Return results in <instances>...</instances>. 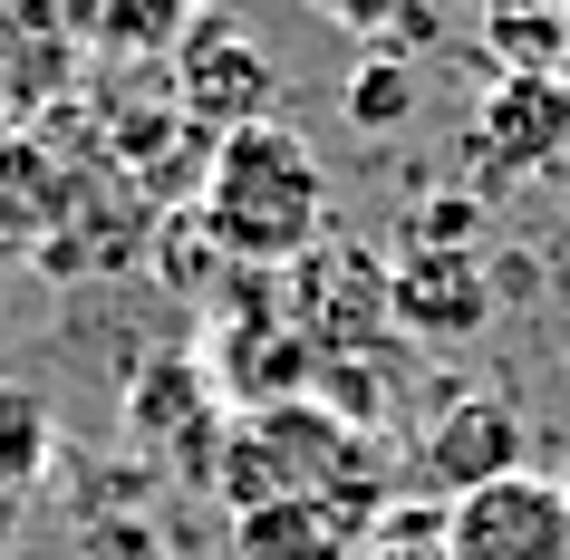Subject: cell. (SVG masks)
<instances>
[{
    "mask_svg": "<svg viewBox=\"0 0 570 560\" xmlns=\"http://www.w3.org/2000/svg\"><path fill=\"white\" fill-rule=\"evenodd\" d=\"M204 242L242 271H301L330 242V175L291 126H242L204 155Z\"/></svg>",
    "mask_w": 570,
    "mask_h": 560,
    "instance_id": "obj_1",
    "label": "cell"
},
{
    "mask_svg": "<svg viewBox=\"0 0 570 560\" xmlns=\"http://www.w3.org/2000/svg\"><path fill=\"white\" fill-rule=\"evenodd\" d=\"M213 483H223L233 512H262V502H358V512H377V502H387L367 425L358 415H330L320 396L233 415V425H223Z\"/></svg>",
    "mask_w": 570,
    "mask_h": 560,
    "instance_id": "obj_2",
    "label": "cell"
},
{
    "mask_svg": "<svg viewBox=\"0 0 570 560\" xmlns=\"http://www.w3.org/2000/svg\"><path fill=\"white\" fill-rule=\"evenodd\" d=\"M165 88H175V117L204 136V146H223V136H242V126H271V59L252 49V39L233 30V20H184L175 59H165Z\"/></svg>",
    "mask_w": 570,
    "mask_h": 560,
    "instance_id": "obj_3",
    "label": "cell"
},
{
    "mask_svg": "<svg viewBox=\"0 0 570 560\" xmlns=\"http://www.w3.org/2000/svg\"><path fill=\"white\" fill-rule=\"evenodd\" d=\"M223 377H213V357H155L146 377L126 386V444L136 454H165L175 473H213L223 464Z\"/></svg>",
    "mask_w": 570,
    "mask_h": 560,
    "instance_id": "obj_4",
    "label": "cell"
},
{
    "mask_svg": "<svg viewBox=\"0 0 570 560\" xmlns=\"http://www.w3.org/2000/svg\"><path fill=\"white\" fill-rule=\"evenodd\" d=\"M445 560H570V483L503 473L445 502Z\"/></svg>",
    "mask_w": 570,
    "mask_h": 560,
    "instance_id": "obj_5",
    "label": "cell"
},
{
    "mask_svg": "<svg viewBox=\"0 0 570 560\" xmlns=\"http://www.w3.org/2000/svg\"><path fill=\"white\" fill-rule=\"evenodd\" d=\"M78 30L49 0H0V126H39L78 88Z\"/></svg>",
    "mask_w": 570,
    "mask_h": 560,
    "instance_id": "obj_6",
    "label": "cell"
},
{
    "mask_svg": "<svg viewBox=\"0 0 570 560\" xmlns=\"http://www.w3.org/2000/svg\"><path fill=\"white\" fill-rule=\"evenodd\" d=\"M425 473H435L454 502L483 493V483H503V473H522V415H512L503 396H464V406H445V415H435V435H425Z\"/></svg>",
    "mask_w": 570,
    "mask_h": 560,
    "instance_id": "obj_7",
    "label": "cell"
},
{
    "mask_svg": "<svg viewBox=\"0 0 570 560\" xmlns=\"http://www.w3.org/2000/svg\"><path fill=\"white\" fill-rule=\"evenodd\" d=\"M387 328H406V338H464V328H483V271L464 252H406L387 271Z\"/></svg>",
    "mask_w": 570,
    "mask_h": 560,
    "instance_id": "obj_8",
    "label": "cell"
},
{
    "mask_svg": "<svg viewBox=\"0 0 570 560\" xmlns=\"http://www.w3.org/2000/svg\"><path fill=\"white\" fill-rule=\"evenodd\" d=\"M367 522L358 502H262L233 512V560H358Z\"/></svg>",
    "mask_w": 570,
    "mask_h": 560,
    "instance_id": "obj_9",
    "label": "cell"
},
{
    "mask_svg": "<svg viewBox=\"0 0 570 560\" xmlns=\"http://www.w3.org/2000/svg\"><path fill=\"white\" fill-rule=\"evenodd\" d=\"M49 464H59V415H49V396L20 386V377H0V560L20 551V522H30Z\"/></svg>",
    "mask_w": 570,
    "mask_h": 560,
    "instance_id": "obj_10",
    "label": "cell"
},
{
    "mask_svg": "<svg viewBox=\"0 0 570 560\" xmlns=\"http://www.w3.org/2000/svg\"><path fill=\"white\" fill-rule=\"evenodd\" d=\"M483 155L503 165V175H532L551 155L570 146V78H503V88L483 97Z\"/></svg>",
    "mask_w": 570,
    "mask_h": 560,
    "instance_id": "obj_11",
    "label": "cell"
},
{
    "mask_svg": "<svg viewBox=\"0 0 570 560\" xmlns=\"http://www.w3.org/2000/svg\"><path fill=\"white\" fill-rule=\"evenodd\" d=\"M68 213V165L39 136H0V242H39Z\"/></svg>",
    "mask_w": 570,
    "mask_h": 560,
    "instance_id": "obj_12",
    "label": "cell"
},
{
    "mask_svg": "<svg viewBox=\"0 0 570 560\" xmlns=\"http://www.w3.org/2000/svg\"><path fill=\"white\" fill-rule=\"evenodd\" d=\"M184 20L194 10H175V0H155V10H68L78 49H107V59H175Z\"/></svg>",
    "mask_w": 570,
    "mask_h": 560,
    "instance_id": "obj_13",
    "label": "cell"
},
{
    "mask_svg": "<svg viewBox=\"0 0 570 560\" xmlns=\"http://www.w3.org/2000/svg\"><path fill=\"white\" fill-rule=\"evenodd\" d=\"M483 49L503 59V78H561L570 20L561 10H493V20H483Z\"/></svg>",
    "mask_w": 570,
    "mask_h": 560,
    "instance_id": "obj_14",
    "label": "cell"
},
{
    "mask_svg": "<svg viewBox=\"0 0 570 560\" xmlns=\"http://www.w3.org/2000/svg\"><path fill=\"white\" fill-rule=\"evenodd\" d=\"M338 107H348V126H358V136H387V126L416 117V68H406V59H358Z\"/></svg>",
    "mask_w": 570,
    "mask_h": 560,
    "instance_id": "obj_15",
    "label": "cell"
},
{
    "mask_svg": "<svg viewBox=\"0 0 570 560\" xmlns=\"http://www.w3.org/2000/svg\"><path fill=\"white\" fill-rule=\"evenodd\" d=\"M78 560H175V551H165L155 531H136V522H88Z\"/></svg>",
    "mask_w": 570,
    "mask_h": 560,
    "instance_id": "obj_16",
    "label": "cell"
}]
</instances>
